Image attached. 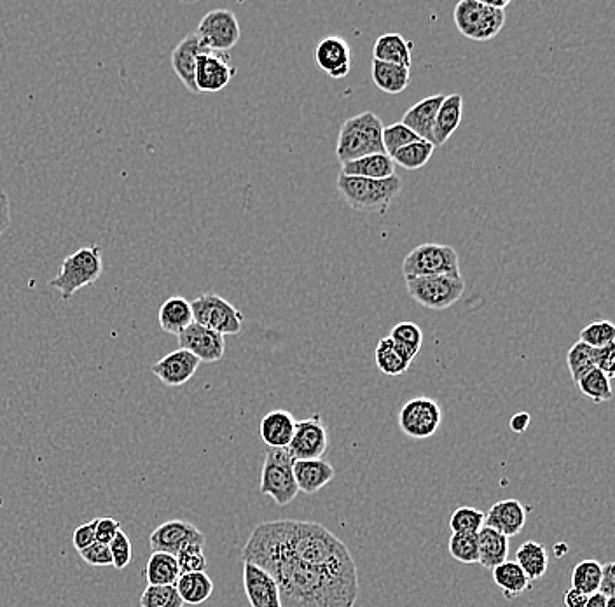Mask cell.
I'll use <instances>...</instances> for the list:
<instances>
[{
    "mask_svg": "<svg viewBox=\"0 0 615 607\" xmlns=\"http://www.w3.org/2000/svg\"><path fill=\"white\" fill-rule=\"evenodd\" d=\"M605 604H607V597L598 592V594L589 595L588 602L584 607H605Z\"/></svg>",
    "mask_w": 615,
    "mask_h": 607,
    "instance_id": "55",
    "label": "cell"
},
{
    "mask_svg": "<svg viewBox=\"0 0 615 607\" xmlns=\"http://www.w3.org/2000/svg\"><path fill=\"white\" fill-rule=\"evenodd\" d=\"M207 51L203 49L196 34H189L182 39V41L175 46L172 53V69L175 72V76L179 77L182 84L186 86L187 91L191 93H198L196 88V81H194V74H196V62H198V56Z\"/></svg>",
    "mask_w": 615,
    "mask_h": 607,
    "instance_id": "20",
    "label": "cell"
},
{
    "mask_svg": "<svg viewBox=\"0 0 615 607\" xmlns=\"http://www.w3.org/2000/svg\"><path fill=\"white\" fill-rule=\"evenodd\" d=\"M159 326L168 335L179 336L187 326H191L193 310L191 301L182 296H172L159 307Z\"/></svg>",
    "mask_w": 615,
    "mask_h": 607,
    "instance_id": "28",
    "label": "cell"
},
{
    "mask_svg": "<svg viewBox=\"0 0 615 607\" xmlns=\"http://www.w3.org/2000/svg\"><path fill=\"white\" fill-rule=\"evenodd\" d=\"M294 461L287 448H268L261 473V492L270 496L278 506H287L298 497L294 480Z\"/></svg>",
    "mask_w": 615,
    "mask_h": 607,
    "instance_id": "7",
    "label": "cell"
},
{
    "mask_svg": "<svg viewBox=\"0 0 615 607\" xmlns=\"http://www.w3.org/2000/svg\"><path fill=\"white\" fill-rule=\"evenodd\" d=\"M102 273H104L102 249L98 245H88L72 252L69 258L63 259L60 273L49 282V286L58 289L62 294V300L67 301L79 289L95 284Z\"/></svg>",
    "mask_w": 615,
    "mask_h": 607,
    "instance_id": "4",
    "label": "cell"
},
{
    "mask_svg": "<svg viewBox=\"0 0 615 607\" xmlns=\"http://www.w3.org/2000/svg\"><path fill=\"white\" fill-rule=\"evenodd\" d=\"M243 590L250 607H282L277 581L256 564L243 562Z\"/></svg>",
    "mask_w": 615,
    "mask_h": 607,
    "instance_id": "16",
    "label": "cell"
},
{
    "mask_svg": "<svg viewBox=\"0 0 615 607\" xmlns=\"http://www.w3.org/2000/svg\"><path fill=\"white\" fill-rule=\"evenodd\" d=\"M463 114V97L460 93L446 95L443 104L437 111L436 123H434V147L443 146L451 135L457 132Z\"/></svg>",
    "mask_w": 615,
    "mask_h": 607,
    "instance_id": "27",
    "label": "cell"
},
{
    "mask_svg": "<svg viewBox=\"0 0 615 607\" xmlns=\"http://www.w3.org/2000/svg\"><path fill=\"white\" fill-rule=\"evenodd\" d=\"M191 310L194 322L219 335H238L242 331V312L219 294H200L196 300L191 301Z\"/></svg>",
    "mask_w": 615,
    "mask_h": 607,
    "instance_id": "8",
    "label": "cell"
},
{
    "mask_svg": "<svg viewBox=\"0 0 615 607\" xmlns=\"http://www.w3.org/2000/svg\"><path fill=\"white\" fill-rule=\"evenodd\" d=\"M441 424H443V410L434 399H409L399 413V427L402 433L413 440H427L437 433Z\"/></svg>",
    "mask_w": 615,
    "mask_h": 607,
    "instance_id": "11",
    "label": "cell"
},
{
    "mask_svg": "<svg viewBox=\"0 0 615 607\" xmlns=\"http://www.w3.org/2000/svg\"><path fill=\"white\" fill-rule=\"evenodd\" d=\"M235 77V67L229 62L228 53L203 51L196 62V88L198 93H217L224 90Z\"/></svg>",
    "mask_w": 615,
    "mask_h": 607,
    "instance_id": "14",
    "label": "cell"
},
{
    "mask_svg": "<svg viewBox=\"0 0 615 607\" xmlns=\"http://www.w3.org/2000/svg\"><path fill=\"white\" fill-rule=\"evenodd\" d=\"M595 368L602 371L612 380L615 373V343L595 349Z\"/></svg>",
    "mask_w": 615,
    "mask_h": 607,
    "instance_id": "49",
    "label": "cell"
},
{
    "mask_svg": "<svg viewBox=\"0 0 615 607\" xmlns=\"http://www.w3.org/2000/svg\"><path fill=\"white\" fill-rule=\"evenodd\" d=\"M402 273L406 280L437 275L462 279L458 252L451 245H418L402 261Z\"/></svg>",
    "mask_w": 615,
    "mask_h": 607,
    "instance_id": "5",
    "label": "cell"
},
{
    "mask_svg": "<svg viewBox=\"0 0 615 607\" xmlns=\"http://www.w3.org/2000/svg\"><path fill=\"white\" fill-rule=\"evenodd\" d=\"M408 293L413 300L430 308V310H446L453 307L465 291V280L437 275V277H418L406 280Z\"/></svg>",
    "mask_w": 615,
    "mask_h": 607,
    "instance_id": "9",
    "label": "cell"
},
{
    "mask_svg": "<svg viewBox=\"0 0 615 607\" xmlns=\"http://www.w3.org/2000/svg\"><path fill=\"white\" fill-rule=\"evenodd\" d=\"M567 364L574 382H579L586 373L595 370V349L586 343H575L568 350Z\"/></svg>",
    "mask_w": 615,
    "mask_h": 607,
    "instance_id": "38",
    "label": "cell"
},
{
    "mask_svg": "<svg viewBox=\"0 0 615 607\" xmlns=\"http://www.w3.org/2000/svg\"><path fill=\"white\" fill-rule=\"evenodd\" d=\"M200 364L191 352L177 349L154 363L151 371L168 387H180L196 375Z\"/></svg>",
    "mask_w": 615,
    "mask_h": 607,
    "instance_id": "18",
    "label": "cell"
},
{
    "mask_svg": "<svg viewBox=\"0 0 615 607\" xmlns=\"http://www.w3.org/2000/svg\"><path fill=\"white\" fill-rule=\"evenodd\" d=\"M567 545H565V543H558V545L554 546V553H556V555H558V557H560V555H565V553H567Z\"/></svg>",
    "mask_w": 615,
    "mask_h": 607,
    "instance_id": "57",
    "label": "cell"
},
{
    "mask_svg": "<svg viewBox=\"0 0 615 607\" xmlns=\"http://www.w3.org/2000/svg\"><path fill=\"white\" fill-rule=\"evenodd\" d=\"M191 545L205 546V536L198 527L184 520H168L149 536V546L153 552L177 555L182 548Z\"/></svg>",
    "mask_w": 615,
    "mask_h": 607,
    "instance_id": "13",
    "label": "cell"
},
{
    "mask_svg": "<svg viewBox=\"0 0 615 607\" xmlns=\"http://www.w3.org/2000/svg\"><path fill=\"white\" fill-rule=\"evenodd\" d=\"M79 555H81V559H83L84 562L88 564V566H112L111 550H109V546L107 545L93 543V545L88 546V548H86V550H83V552H79Z\"/></svg>",
    "mask_w": 615,
    "mask_h": 607,
    "instance_id": "47",
    "label": "cell"
},
{
    "mask_svg": "<svg viewBox=\"0 0 615 607\" xmlns=\"http://www.w3.org/2000/svg\"><path fill=\"white\" fill-rule=\"evenodd\" d=\"M579 342L586 343L593 349H602V347L612 345L615 343V326L605 319L593 321L582 329Z\"/></svg>",
    "mask_w": 615,
    "mask_h": 607,
    "instance_id": "43",
    "label": "cell"
},
{
    "mask_svg": "<svg viewBox=\"0 0 615 607\" xmlns=\"http://www.w3.org/2000/svg\"><path fill=\"white\" fill-rule=\"evenodd\" d=\"M383 121L373 111L360 112L346 119L338 135L336 156L341 165L346 161L359 160L369 154H383Z\"/></svg>",
    "mask_w": 615,
    "mask_h": 607,
    "instance_id": "3",
    "label": "cell"
},
{
    "mask_svg": "<svg viewBox=\"0 0 615 607\" xmlns=\"http://www.w3.org/2000/svg\"><path fill=\"white\" fill-rule=\"evenodd\" d=\"M486 4L493 7V9H500V11H505L507 7L511 6L509 0H502V2H486Z\"/></svg>",
    "mask_w": 615,
    "mask_h": 607,
    "instance_id": "56",
    "label": "cell"
},
{
    "mask_svg": "<svg viewBox=\"0 0 615 607\" xmlns=\"http://www.w3.org/2000/svg\"><path fill=\"white\" fill-rule=\"evenodd\" d=\"M605 607H615V597H607V604Z\"/></svg>",
    "mask_w": 615,
    "mask_h": 607,
    "instance_id": "58",
    "label": "cell"
},
{
    "mask_svg": "<svg viewBox=\"0 0 615 607\" xmlns=\"http://www.w3.org/2000/svg\"><path fill=\"white\" fill-rule=\"evenodd\" d=\"M448 550L460 564H479L477 534H451Z\"/></svg>",
    "mask_w": 615,
    "mask_h": 607,
    "instance_id": "40",
    "label": "cell"
},
{
    "mask_svg": "<svg viewBox=\"0 0 615 607\" xmlns=\"http://www.w3.org/2000/svg\"><path fill=\"white\" fill-rule=\"evenodd\" d=\"M413 42L406 41L401 34H385L374 42L373 60L376 62L392 63L411 69L413 63Z\"/></svg>",
    "mask_w": 615,
    "mask_h": 607,
    "instance_id": "25",
    "label": "cell"
},
{
    "mask_svg": "<svg viewBox=\"0 0 615 607\" xmlns=\"http://www.w3.org/2000/svg\"><path fill=\"white\" fill-rule=\"evenodd\" d=\"M175 588H177L184 606L186 604L200 606L214 594V581L210 580L207 573L180 574L179 580L175 583Z\"/></svg>",
    "mask_w": 615,
    "mask_h": 607,
    "instance_id": "32",
    "label": "cell"
},
{
    "mask_svg": "<svg viewBox=\"0 0 615 607\" xmlns=\"http://www.w3.org/2000/svg\"><path fill=\"white\" fill-rule=\"evenodd\" d=\"M484 527V513L472 506L458 508L450 518L453 534H477Z\"/></svg>",
    "mask_w": 615,
    "mask_h": 607,
    "instance_id": "42",
    "label": "cell"
},
{
    "mask_svg": "<svg viewBox=\"0 0 615 607\" xmlns=\"http://www.w3.org/2000/svg\"><path fill=\"white\" fill-rule=\"evenodd\" d=\"M140 607H184V602L180 599L175 585H165V587L147 585L140 597Z\"/></svg>",
    "mask_w": 615,
    "mask_h": 607,
    "instance_id": "44",
    "label": "cell"
},
{
    "mask_svg": "<svg viewBox=\"0 0 615 607\" xmlns=\"http://www.w3.org/2000/svg\"><path fill=\"white\" fill-rule=\"evenodd\" d=\"M453 20L463 37L474 42H486L495 39L504 28L505 11L493 9L481 0H462L455 6Z\"/></svg>",
    "mask_w": 615,
    "mask_h": 607,
    "instance_id": "6",
    "label": "cell"
},
{
    "mask_svg": "<svg viewBox=\"0 0 615 607\" xmlns=\"http://www.w3.org/2000/svg\"><path fill=\"white\" fill-rule=\"evenodd\" d=\"M600 594L605 597H615V566L614 562H607L602 566V581H600Z\"/></svg>",
    "mask_w": 615,
    "mask_h": 607,
    "instance_id": "51",
    "label": "cell"
},
{
    "mask_svg": "<svg viewBox=\"0 0 615 607\" xmlns=\"http://www.w3.org/2000/svg\"><path fill=\"white\" fill-rule=\"evenodd\" d=\"M109 550H111L112 566L119 569V571L130 566L133 553L132 541H130V538L126 536L125 532H118V536L112 539L111 545H109Z\"/></svg>",
    "mask_w": 615,
    "mask_h": 607,
    "instance_id": "46",
    "label": "cell"
},
{
    "mask_svg": "<svg viewBox=\"0 0 615 607\" xmlns=\"http://www.w3.org/2000/svg\"><path fill=\"white\" fill-rule=\"evenodd\" d=\"M477 546H479V564L484 569H495L504 564L509 555V538L504 534L493 531L490 527H483L477 532Z\"/></svg>",
    "mask_w": 615,
    "mask_h": 607,
    "instance_id": "29",
    "label": "cell"
},
{
    "mask_svg": "<svg viewBox=\"0 0 615 607\" xmlns=\"http://www.w3.org/2000/svg\"><path fill=\"white\" fill-rule=\"evenodd\" d=\"M11 224V210H9V196L0 189V238L6 233Z\"/></svg>",
    "mask_w": 615,
    "mask_h": 607,
    "instance_id": "52",
    "label": "cell"
},
{
    "mask_svg": "<svg viewBox=\"0 0 615 607\" xmlns=\"http://www.w3.org/2000/svg\"><path fill=\"white\" fill-rule=\"evenodd\" d=\"M416 140H420V137L411 132L408 126L402 125L401 121H399V123H394V125L383 126L381 142H383L385 154H388L390 158H392L399 149L413 144Z\"/></svg>",
    "mask_w": 615,
    "mask_h": 607,
    "instance_id": "41",
    "label": "cell"
},
{
    "mask_svg": "<svg viewBox=\"0 0 615 607\" xmlns=\"http://www.w3.org/2000/svg\"><path fill=\"white\" fill-rule=\"evenodd\" d=\"M530 422H532V417H530V413H516L514 417L511 419V431L514 434H523L526 429L530 427Z\"/></svg>",
    "mask_w": 615,
    "mask_h": 607,
    "instance_id": "53",
    "label": "cell"
},
{
    "mask_svg": "<svg viewBox=\"0 0 615 607\" xmlns=\"http://www.w3.org/2000/svg\"><path fill=\"white\" fill-rule=\"evenodd\" d=\"M315 60H317L318 69L325 72L327 76L332 79H343L350 74V69H352V48L345 39L331 35L318 42L317 49H315Z\"/></svg>",
    "mask_w": 615,
    "mask_h": 607,
    "instance_id": "17",
    "label": "cell"
},
{
    "mask_svg": "<svg viewBox=\"0 0 615 607\" xmlns=\"http://www.w3.org/2000/svg\"><path fill=\"white\" fill-rule=\"evenodd\" d=\"M341 174L362 179H388L395 175V163L388 154H369L359 160L346 161Z\"/></svg>",
    "mask_w": 615,
    "mask_h": 607,
    "instance_id": "26",
    "label": "cell"
},
{
    "mask_svg": "<svg viewBox=\"0 0 615 607\" xmlns=\"http://www.w3.org/2000/svg\"><path fill=\"white\" fill-rule=\"evenodd\" d=\"M242 559L273 576L282 607H353L359 597V574L348 546L315 522L257 525Z\"/></svg>",
    "mask_w": 615,
    "mask_h": 607,
    "instance_id": "1",
    "label": "cell"
},
{
    "mask_svg": "<svg viewBox=\"0 0 615 607\" xmlns=\"http://www.w3.org/2000/svg\"><path fill=\"white\" fill-rule=\"evenodd\" d=\"M294 480L299 492L317 494L325 485L334 480L336 469L325 459H310V461H294Z\"/></svg>",
    "mask_w": 615,
    "mask_h": 607,
    "instance_id": "23",
    "label": "cell"
},
{
    "mask_svg": "<svg viewBox=\"0 0 615 607\" xmlns=\"http://www.w3.org/2000/svg\"><path fill=\"white\" fill-rule=\"evenodd\" d=\"M446 95H432L416 102L402 118V125L408 126L411 132L420 139L434 144V123H436L437 111L444 102Z\"/></svg>",
    "mask_w": 615,
    "mask_h": 607,
    "instance_id": "21",
    "label": "cell"
},
{
    "mask_svg": "<svg viewBox=\"0 0 615 607\" xmlns=\"http://www.w3.org/2000/svg\"><path fill=\"white\" fill-rule=\"evenodd\" d=\"M602 564L598 560H582L572 571V588L584 595H595L600 590Z\"/></svg>",
    "mask_w": 615,
    "mask_h": 607,
    "instance_id": "35",
    "label": "cell"
},
{
    "mask_svg": "<svg viewBox=\"0 0 615 607\" xmlns=\"http://www.w3.org/2000/svg\"><path fill=\"white\" fill-rule=\"evenodd\" d=\"M72 541H74L77 552H83L88 546L97 543V539H95V520L77 527L76 531H74V536H72Z\"/></svg>",
    "mask_w": 615,
    "mask_h": 607,
    "instance_id": "50",
    "label": "cell"
},
{
    "mask_svg": "<svg viewBox=\"0 0 615 607\" xmlns=\"http://www.w3.org/2000/svg\"><path fill=\"white\" fill-rule=\"evenodd\" d=\"M491 571H493L495 585L505 595V599H509V601L518 599L519 595L525 594L526 590L530 588V580L521 571V567L512 560H505L504 564H500Z\"/></svg>",
    "mask_w": 615,
    "mask_h": 607,
    "instance_id": "33",
    "label": "cell"
},
{
    "mask_svg": "<svg viewBox=\"0 0 615 607\" xmlns=\"http://www.w3.org/2000/svg\"><path fill=\"white\" fill-rule=\"evenodd\" d=\"M434 144H430L427 140H416L409 146L402 147L397 153L392 156L395 165H401L406 170H420L429 163L432 154H434Z\"/></svg>",
    "mask_w": 615,
    "mask_h": 607,
    "instance_id": "36",
    "label": "cell"
},
{
    "mask_svg": "<svg viewBox=\"0 0 615 607\" xmlns=\"http://www.w3.org/2000/svg\"><path fill=\"white\" fill-rule=\"evenodd\" d=\"M577 387H579V391L586 396V398L591 399L593 403H607L610 399L614 398V392H612V384H610V378L602 373L600 370H591L589 373H586L584 377L579 380V382H575Z\"/></svg>",
    "mask_w": 615,
    "mask_h": 607,
    "instance_id": "37",
    "label": "cell"
},
{
    "mask_svg": "<svg viewBox=\"0 0 615 607\" xmlns=\"http://www.w3.org/2000/svg\"><path fill=\"white\" fill-rule=\"evenodd\" d=\"M177 564H179L180 574L187 573H205L207 571V557L203 552V546L191 545L182 548L177 555Z\"/></svg>",
    "mask_w": 615,
    "mask_h": 607,
    "instance_id": "45",
    "label": "cell"
},
{
    "mask_svg": "<svg viewBox=\"0 0 615 607\" xmlns=\"http://www.w3.org/2000/svg\"><path fill=\"white\" fill-rule=\"evenodd\" d=\"M336 186L352 209L383 216L401 193L402 179L399 175L388 179H362L339 174Z\"/></svg>",
    "mask_w": 615,
    "mask_h": 607,
    "instance_id": "2",
    "label": "cell"
},
{
    "mask_svg": "<svg viewBox=\"0 0 615 607\" xmlns=\"http://www.w3.org/2000/svg\"><path fill=\"white\" fill-rule=\"evenodd\" d=\"M526 508L516 499H505L491 506L484 515V527L504 534L505 538L518 536L525 529Z\"/></svg>",
    "mask_w": 615,
    "mask_h": 607,
    "instance_id": "19",
    "label": "cell"
},
{
    "mask_svg": "<svg viewBox=\"0 0 615 607\" xmlns=\"http://www.w3.org/2000/svg\"><path fill=\"white\" fill-rule=\"evenodd\" d=\"M371 76L378 90L385 91L388 95H399L411 83V69L376 60H373Z\"/></svg>",
    "mask_w": 615,
    "mask_h": 607,
    "instance_id": "31",
    "label": "cell"
},
{
    "mask_svg": "<svg viewBox=\"0 0 615 607\" xmlns=\"http://www.w3.org/2000/svg\"><path fill=\"white\" fill-rule=\"evenodd\" d=\"M563 602H565L567 607H584L586 602H588V595L582 594V592L575 590V588H568L567 594L563 597Z\"/></svg>",
    "mask_w": 615,
    "mask_h": 607,
    "instance_id": "54",
    "label": "cell"
},
{
    "mask_svg": "<svg viewBox=\"0 0 615 607\" xmlns=\"http://www.w3.org/2000/svg\"><path fill=\"white\" fill-rule=\"evenodd\" d=\"M179 564L175 555L163 552H153L147 559L144 578L149 587H165V585H175L179 580Z\"/></svg>",
    "mask_w": 615,
    "mask_h": 607,
    "instance_id": "30",
    "label": "cell"
},
{
    "mask_svg": "<svg viewBox=\"0 0 615 607\" xmlns=\"http://www.w3.org/2000/svg\"><path fill=\"white\" fill-rule=\"evenodd\" d=\"M296 422L298 420L287 410H273L266 413L259 427L264 445L268 448H289L296 431Z\"/></svg>",
    "mask_w": 615,
    "mask_h": 607,
    "instance_id": "22",
    "label": "cell"
},
{
    "mask_svg": "<svg viewBox=\"0 0 615 607\" xmlns=\"http://www.w3.org/2000/svg\"><path fill=\"white\" fill-rule=\"evenodd\" d=\"M413 359L415 357L408 354L406 350H402L390 336L381 338L378 345H376V350H374L376 366L387 377H401V375H404L409 370L411 363H413Z\"/></svg>",
    "mask_w": 615,
    "mask_h": 607,
    "instance_id": "24",
    "label": "cell"
},
{
    "mask_svg": "<svg viewBox=\"0 0 615 607\" xmlns=\"http://www.w3.org/2000/svg\"><path fill=\"white\" fill-rule=\"evenodd\" d=\"M514 562L521 567V571L526 574L530 583L540 580L547 573V567H549L546 546L540 545L537 541H526L519 546Z\"/></svg>",
    "mask_w": 615,
    "mask_h": 607,
    "instance_id": "34",
    "label": "cell"
},
{
    "mask_svg": "<svg viewBox=\"0 0 615 607\" xmlns=\"http://www.w3.org/2000/svg\"><path fill=\"white\" fill-rule=\"evenodd\" d=\"M196 37L203 49L214 53H228L240 41V23L233 11L229 9H214L203 16L196 28Z\"/></svg>",
    "mask_w": 615,
    "mask_h": 607,
    "instance_id": "10",
    "label": "cell"
},
{
    "mask_svg": "<svg viewBox=\"0 0 615 607\" xmlns=\"http://www.w3.org/2000/svg\"><path fill=\"white\" fill-rule=\"evenodd\" d=\"M327 448H329V433L318 415L296 422V431L292 436L291 445L287 448L292 461L324 459Z\"/></svg>",
    "mask_w": 615,
    "mask_h": 607,
    "instance_id": "12",
    "label": "cell"
},
{
    "mask_svg": "<svg viewBox=\"0 0 615 607\" xmlns=\"http://www.w3.org/2000/svg\"><path fill=\"white\" fill-rule=\"evenodd\" d=\"M180 349L191 352L200 363H217L226 352L224 336L203 328L198 322H191L179 336Z\"/></svg>",
    "mask_w": 615,
    "mask_h": 607,
    "instance_id": "15",
    "label": "cell"
},
{
    "mask_svg": "<svg viewBox=\"0 0 615 607\" xmlns=\"http://www.w3.org/2000/svg\"><path fill=\"white\" fill-rule=\"evenodd\" d=\"M121 524L116 518L102 517L95 520V539L100 545H111L112 539L118 536Z\"/></svg>",
    "mask_w": 615,
    "mask_h": 607,
    "instance_id": "48",
    "label": "cell"
},
{
    "mask_svg": "<svg viewBox=\"0 0 615 607\" xmlns=\"http://www.w3.org/2000/svg\"><path fill=\"white\" fill-rule=\"evenodd\" d=\"M390 338L413 357L418 356V352L422 350L423 331L415 322L395 324L392 333H390Z\"/></svg>",
    "mask_w": 615,
    "mask_h": 607,
    "instance_id": "39",
    "label": "cell"
}]
</instances>
